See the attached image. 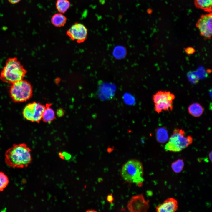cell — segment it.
Masks as SVG:
<instances>
[{"mask_svg": "<svg viewBox=\"0 0 212 212\" xmlns=\"http://www.w3.org/2000/svg\"><path fill=\"white\" fill-rule=\"evenodd\" d=\"M31 150L26 144H14L6 152L5 162L9 166L12 168L26 167L32 160Z\"/></svg>", "mask_w": 212, "mask_h": 212, "instance_id": "1", "label": "cell"}, {"mask_svg": "<svg viewBox=\"0 0 212 212\" xmlns=\"http://www.w3.org/2000/svg\"><path fill=\"white\" fill-rule=\"evenodd\" d=\"M27 72L17 57L9 58L1 72L0 79L3 82L11 84L23 79Z\"/></svg>", "mask_w": 212, "mask_h": 212, "instance_id": "2", "label": "cell"}, {"mask_svg": "<svg viewBox=\"0 0 212 212\" xmlns=\"http://www.w3.org/2000/svg\"><path fill=\"white\" fill-rule=\"evenodd\" d=\"M142 164L139 161L132 159L128 161L122 166L121 174L126 181L136 183L139 186L143 184L144 179Z\"/></svg>", "mask_w": 212, "mask_h": 212, "instance_id": "3", "label": "cell"}, {"mask_svg": "<svg viewBox=\"0 0 212 212\" xmlns=\"http://www.w3.org/2000/svg\"><path fill=\"white\" fill-rule=\"evenodd\" d=\"M9 94L14 102H24L32 97V87L29 82L23 79L11 84Z\"/></svg>", "mask_w": 212, "mask_h": 212, "instance_id": "4", "label": "cell"}, {"mask_svg": "<svg viewBox=\"0 0 212 212\" xmlns=\"http://www.w3.org/2000/svg\"><path fill=\"white\" fill-rule=\"evenodd\" d=\"M184 131L176 128L165 145V149L167 151L178 152L188 147L193 142V138L190 135L186 136Z\"/></svg>", "mask_w": 212, "mask_h": 212, "instance_id": "5", "label": "cell"}, {"mask_svg": "<svg viewBox=\"0 0 212 212\" xmlns=\"http://www.w3.org/2000/svg\"><path fill=\"white\" fill-rule=\"evenodd\" d=\"M175 98V95L170 91H158L153 96L155 111L158 113L163 111H172L173 101Z\"/></svg>", "mask_w": 212, "mask_h": 212, "instance_id": "6", "label": "cell"}, {"mask_svg": "<svg viewBox=\"0 0 212 212\" xmlns=\"http://www.w3.org/2000/svg\"><path fill=\"white\" fill-rule=\"evenodd\" d=\"M45 106L35 102L29 103L24 108L22 114L26 120L39 123L42 120Z\"/></svg>", "mask_w": 212, "mask_h": 212, "instance_id": "7", "label": "cell"}, {"mask_svg": "<svg viewBox=\"0 0 212 212\" xmlns=\"http://www.w3.org/2000/svg\"><path fill=\"white\" fill-rule=\"evenodd\" d=\"M212 12L201 15L196 24L200 35L204 39H210L212 33Z\"/></svg>", "mask_w": 212, "mask_h": 212, "instance_id": "8", "label": "cell"}, {"mask_svg": "<svg viewBox=\"0 0 212 212\" xmlns=\"http://www.w3.org/2000/svg\"><path fill=\"white\" fill-rule=\"evenodd\" d=\"M87 29L81 23H75L67 30L66 34L72 40L78 43L84 42L87 39Z\"/></svg>", "mask_w": 212, "mask_h": 212, "instance_id": "9", "label": "cell"}, {"mask_svg": "<svg viewBox=\"0 0 212 212\" xmlns=\"http://www.w3.org/2000/svg\"><path fill=\"white\" fill-rule=\"evenodd\" d=\"M127 207L131 212H145L148 209L149 202L142 194H140L133 196L128 202Z\"/></svg>", "mask_w": 212, "mask_h": 212, "instance_id": "10", "label": "cell"}, {"mask_svg": "<svg viewBox=\"0 0 212 212\" xmlns=\"http://www.w3.org/2000/svg\"><path fill=\"white\" fill-rule=\"evenodd\" d=\"M178 208L177 201L173 198H168L165 200L163 203L156 208L158 212H174Z\"/></svg>", "mask_w": 212, "mask_h": 212, "instance_id": "11", "label": "cell"}, {"mask_svg": "<svg viewBox=\"0 0 212 212\" xmlns=\"http://www.w3.org/2000/svg\"><path fill=\"white\" fill-rule=\"evenodd\" d=\"M52 105L51 103H47L46 105L42 117V120L44 122L49 123L55 118L54 112L51 107Z\"/></svg>", "mask_w": 212, "mask_h": 212, "instance_id": "12", "label": "cell"}, {"mask_svg": "<svg viewBox=\"0 0 212 212\" xmlns=\"http://www.w3.org/2000/svg\"><path fill=\"white\" fill-rule=\"evenodd\" d=\"M115 88L112 85L105 84L101 85L98 90L99 96L104 98H109L113 95Z\"/></svg>", "mask_w": 212, "mask_h": 212, "instance_id": "13", "label": "cell"}, {"mask_svg": "<svg viewBox=\"0 0 212 212\" xmlns=\"http://www.w3.org/2000/svg\"><path fill=\"white\" fill-rule=\"evenodd\" d=\"M196 7L208 13L212 12V0H195Z\"/></svg>", "mask_w": 212, "mask_h": 212, "instance_id": "14", "label": "cell"}, {"mask_svg": "<svg viewBox=\"0 0 212 212\" xmlns=\"http://www.w3.org/2000/svg\"><path fill=\"white\" fill-rule=\"evenodd\" d=\"M67 21L66 17L60 13L54 14L51 20L52 24L57 27H61L64 26Z\"/></svg>", "mask_w": 212, "mask_h": 212, "instance_id": "15", "label": "cell"}, {"mask_svg": "<svg viewBox=\"0 0 212 212\" xmlns=\"http://www.w3.org/2000/svg\"><path fill=\"white\" fill-rule=\"evenodd\" d=\"M204 109L199 103L195 102L191 104L188 107L189 113L195 117H198L203 114Z\"/></svg>", "mask_w": 212, "mask_h": 212, "instance_id": "16", "label": "cell"}, {"mask_svg": "<svg viewBox=\"0 0 212 212\" xmlns=\"http://www.w3.org/2000/svg\"><path fill=\"white\" fill-rule=\"evenodd\" d=\"M156 137L158 142L164 143L166 142L168 138L167 130L164 127L158 128L156 131Z\"/></svg>", "mask_w": 212, "mask_h": 212, "instance_id": "17", "label": "cell"}, {"mask_svg": "<svg viewBox=\"0 0 212 212\" xmlns=\"http://www.w3.org/2000/svg\"><path fill=\"white\" fill-rule=\"evenodd\" d=\"M56 6L59 12L64 13L70 7V3L68 0H57Z\"/></svg>", "mask_w": 212, "mask_h": 212, "instance_id": "18", "label": "cell"}, {"mask_svg": "<svg viewBox=\"0 0 212 212\" xmlns=\"http://www.w3.org/2000/svg\"><path fill=\"white\" fill-rule=\"evenodd\" d=\"M184 166L183 160L182 159H178L173 162L171 165L172 170L175 173H178L182 170Z\"/></svg>", "mask_w": 212, "mask_h": 212, "instance_id": "19", "label": "cell"}, {"mask_svg": "<svg viewBox=\"0 0 212 212\" xmlns=\"http://www.w3.org/2000/svg\"><path fill=\"white\" fill-rule=\"evenodd\" d=\"M9 182L8 176L3 172L0 171V191H3Z\"/></svg>", "mask_w": 212, "mask_h": 212, "instance_id": "20", "label": "cell"}, {"mask_svg": "<svg viewBox=\"0 0 212 212\" xmlns=\"http://www.w3.org/2000/svg\"><path fill=\"white\" fill-rule=\"evenodd\" d=\"M113 54L114 56L117 58H122L125 54V49L122 47H117L114 49Z\"/></svg>", "mask_w": 212, "mask_h": 212, "instance_id": "21", "label": "cell"}, {"mask_svg": "<svg viewBox=\"0 0 212 212\" xmlns=\"http://www.w3.org/2000/svg\"><path fill=\"white\" fill-rule=\"evenodd\" d=\"M124 98L125 102L127 104H132L134 103V98L130 95L125 94L124 96Z\"/></svg>", "mask_w": 212, "mask_h": 212, "instance_id": "22", "label": "cell"}, {"mask_svg": "<svg viewBox=\"0 0 212 212\" xmlns=\"http://www.w3.org/2000/svg\"><path fill=\"white\" fill-rule=\"evenodd\" d=\"M184 49L186 54L188 55L193 54L196 52L195 49L192 47L185 48Z\"/></svg>", "mask_w": 212, "mask_h": 212, "instance_id": "23", "label": "cell"}, {"mask_svg": "<svg viewBox=\"0 0 212 212\" xmlns=\"http://www.w3.org/2000/svg\"><path fill=\"white\" fill-rule=\"evenodd\" d=\"M188 77L192 81H193L194 83H196L198 82V78L197 77L196 75L192 73H191L188 74Z\"/></svg>", "mask_w": 212, "mask_h": 212, "instance_id": "24", "label": "cell"}, {"mask_svg": "<svg viewBox=\"0 0 212 212\" xmlns=\"http://www.w3.org/2000/svg\"><path fill=\"white\" fill-rule=\"evenodd\" d=\"M64 159L66 160H70L71 157V154L65 151L61 152Z\"/></svg>", "mask_w": 212, "mask_h": 212, "instance_id": "25", "label": "cell"}, {"mask_svg": "<svg viewBox=\"0 0 212 212\" xmlns=\"http://www.w3.org/2000/svg\"><path fill=\"white\" fill-rule=\"evenodd\" d=\"M56 113L57 116L59 117H61L64 115V111L62 108H59L57 110Z\"/></svg>", "mask_w": 212, "mask_h": 212, "instance_id": "26", "label": "cell"}, {"mask_svg": "<svg viewBox=\"0 0 212 212\" xmlns=\"http://www.w3.org/2000/svg\"><path fill=\"white\" fill-rule=\"evenodd\" d=\"M107 201L110 203H112L114 200V198L112 194L109 195L107 197Z\"/></svg>", "mask_w": 212, "mask_h": 212, "instance_id": "27", "label": "cell"}, {"mask_svg": "<svg viewBox=\"0 0 212 212\" xmlns=\"http://www.w3.org/2000/svg\"><path fill=\"white\" fill-rule=\"evenodd\" d=\"M21 0H8L9 2L12 4H16L19 2Z\"/></svg>", "mask_w": 212, "mask_h": 212, "instance_id": "28", "label": "cell"}, {"mask_svg": "<svg viewBox=\"0 0 212 212\" xmlns=\"http://www.w3.org/2000/svg\"><path fill=\"white\" fill-rule=\"evenodd\" d=\"M209 157L211 161H212V152L211 151L209 154Z\"/></svg>", "mask_w": 212, "mask_h": 212, "instance_id": "29", "label": "cell"}, {"mask_svg": "<svg viewBox=\"0 0 212 212\" xmlns=\"http://www.w3.org/2000/svg\"><path fill=\"white\" fill-rule=\"evenodd\" d=\"M97 211H95L93 209H89L87 210L86 212H96Z\"/></svg>", "mask_w": 212, "mask_h": 212, "instance_id": "30", "label": "cell"}]
</instances>
